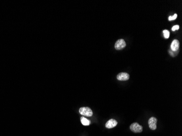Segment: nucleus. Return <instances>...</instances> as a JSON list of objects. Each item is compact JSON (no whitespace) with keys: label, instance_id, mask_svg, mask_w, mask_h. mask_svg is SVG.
<instances>
[{"label":"nucleus","instance_id":"obj_2","mask_svg":"<svg viewBox=\"0 0 182 136\" xmlns=\"http://www.w3.org/2000/svg\"><path fill=\"white\" fill-rule=\"evenodd\" d=\"M130 129H131V131L135 133H140L143 130L142 126L137 122L133 123L130 126Z\"/></svg>","mask_w":182,"mask_h":136},{"label":"nucleus","instance_id":"obj_11","mask_svg":"<svg viewBox=\"0 0 182 136\" xmlns=\"http://www.w3.org/2000/svg\"><path fill=\"white\" fill-rule=\"evenodd\" d=\"M179 28V26L178 25H175L172 28V31H175V30H178Z\"/></svg>","mask_w":182,"mask_h":136},{"label":"nucleus","instance_id":"obj_3","mask_svg":"<svg viewBox=\"0 0 182 136\" xmlns=\"http://www.w3.org/2000/svg\"><path fill=\"white\" fill-rule=\"evenodd\" d=\"M125 46H126V42L123 39H119L118 40L115 45V47L116 50H120L124 48Z\"/></svg>","mask_w":182,"mask_h":136},{"label":"nucleus","instance_id":"obj_9","mask_svg":"<svg viewBox=\"0 0 182 136\" xmlns=\"http://www.w3.org/2000/svg\"><path fill=\"white\" fill-rule=\"evenodd\" d=\"M162 32H163V34H164L165 38L167 39L169 38V36H170V32H169L168 30H164Z\"/></svg>","mask_w":182,"mask_h":136},{"label":"nucleus","instance_id":"obj_4","mask_svg":"<svg viewBox=\"0 0 182 136\" xmlns=\"http://www.w3.org/2000/svg\"><path fill=\"white\" fill-rule=\"evenodd\" d=\"M156 122H157V119L155 118V117H151L148 120V125L149 128L152 129V130L156 129Z\"/></svg>","mask_w":182,"mask_h":136},{"label":"nucleus","instance_id":"obj_6","mask_svg":"<svg viewBox=\"0 0 182 136\" xmlns=\"http://www.w3.org/2000/svg\"><path fill=\"white\" fill-rule=\"evenodd\" d=\"M117 123V121L115 119H111L108 121V122L106 123L105 127L107 128H112L116 126Z\"/></svg>","mask_w":182,"mask_h":136},{"label":"nucleus","instance_id":"obj_7","mask_svg":"<svg viewBox=\"0 0 182 136\" xmlns=\"http://www.w3.org/2000/svg\"><path fill=\"white\" fill-rule=\"evenodd\" d=\"M179 48V41L177 39H175V40H173V41L171 43V51H172L173 52L178 51Z\"/></svg>","mask_w":182,"mask_h":136},{"label":"nucleus","instance_id":"obj_5","mask_svg":"<svg viewBox=\"0 0 182 136\" xmlns=\"http://www.w3.org/2000/svg\"><path fill=\"white\" fill-rule=\"evenodd\" d=\"M129 75L127 72H121L117 76L119 81H127L129 79Z\"/></svg>","mask_w":182,"mask_h":136},{"label":"nucleus","instance_id":"obj_1","mask_svg":"<svg viewBox=\"0 0 182 136\" xmlns=\"http://www.w3.org/2000/svg\"><path fill=\"white\" fill-rule=\"evenodd\" d=\"M79 113L83 116H92L93 115V112L92 109L87 107H83L80 108Z\"/></svg>","mask_w":182,"mask_h":136},{"label":"nucleus","instance_id":"obj_8","mask_svg":"<svg viewBox=\"0 0 182 136\" xmlns=\"http://www.w3.org/2000/svg\"><path fill=\"white\" fill-rule=\"evenodd\" d=\"M81 122L82 123V124L85 126H88L91 123V121L85 118V117L83 116L81 118Z\"/></svg>","mask_w":182,"mask_h":136},{"label":"nucleus","instance_id":"obj_10","mask_svg":"<svg viewBox=\"0 0 182 136\" xmlns=\"http://www.w3.org/2000/svg\"><path fill=\"white\" fill-rule=\"evenodd\" d=\"M177 17V14H174L173 16H169L168 17V20L169 21H172V20H174L175 19H176V18Z\"/></svg>","mask_w":182,"mask_h":136}]
</instances>
